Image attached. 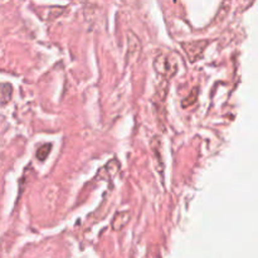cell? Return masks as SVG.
<instances>
[{
    "mask_svg": "<svg viewBox=\"0 0 258 258\" xmlns=\"http://www.w3.org/2000/svg\"><path fill=\"white\" fill-rule=\"evenodd\" d=\"M127 59L134 60L141 53V40L133 30L127 32Z\"/></svg>",
    "mask_w": 258,
    "mask_h": 258,
    "instance_id": "obj_3",
    "label": "cell"
},
{
    "mask_svg": "<svg viewBox=\"0 0 258 258\" xmlns=\"http://www.w3.org/2000/svg\"><path fill=\"white\" fill-rule=\"evenodd\" d=\"M209 45V40H190V42L181 43V48L185 52L186 57L191 63H196L204 55V50Z\"/></svg>",
    "mask_w": 258,
    "mask_h": 258,
    "instance_id": "obj_2",
    "label": "cell"
},
{
    "mask_svg": "<svg viewBox=\"0 0 258 258\" xmlns=\"http://www.w3.org/2000/svg\"><path fill=\"white\" fill-rule=\"evenodd\" d=\"M154 70L164 80L169 81L179 71L178 55L175 52H159L154 58Z\"/></svg>",
    "mask_w": 258,
    "mask_h": 258,
    "instance_id": "obj_1",
    "label": "cell"
},
{
    "mask_svg": "<svg viewBox=\"0 0 258 258\" xmlns=\"http://www.w3.org/2000/svg\"><path fill=\"white\" fill-rule=\"evenodd\" d=\"M52 149V145L50 144H44V145L40 146L37 150V159L39 161H44L47 159V156L49 155V151Z\"/></svg>",
    "mask_w": 258,
    "mask_h": 258,
    "instance_id": "obj_7",
    "label": "cell"
},
{
    "mask_svg": "<svg viewBox=\"0 0 258 258\" xmlns=\"http://www.w3.org/2000/svg\"><path fill=\"white\" fill-rule=\"evenodd\" d=\"M13 87L9 83H0V103H8L12 98Z\"/></svg>",
    "mask_w": 258,
    "mask_h": 258,
    "instance_id": "obj_6",
    "label": "cell"
},
{
    "mask_svg": "<svg viewBox=\"0 0 258 258\" xmlns=\"http://www.w3.org/2000/svg\"><path fill=\"white\" fill-rule=\"evenodd\" d=\"M128 221H130V213L127 211L118 212L113 217L111 226H112V229H115V231H121L128 223Z\"/></svg>",
    "mask_w": 258,
    "mask_h": 258,
    "instance_id": "obj_4",
    "label": "cell"
},
{
    "mask_svg": "<svg viewBox=\"0 0 258 258\" xmlns=\"http://www.w3.org/2000/svg\"><path fill=\"white\" fill-rule=\"evenodd\" d=\"M161 141L160 139L158 138V136H154L153 139H151V150L154 151V155L156 156V160H158V163L160 164V171L161 174H163V170H164V164H163V159H161Z\"/></svg>",
    "mask_w": 258,
    "mask_h": 258,
    "instance_id": "obj_5",
    "label": "cell"
},
{
    "mask_svg": "<svg viewBox=\"0 0 258 258\" xmlns=\"http://www.w3.org/2000/svg\"><path fill=\"white\" fill-rule=\"evenodd\" d=\"M197 98H198V88H193L190 96H188L186 98H184L183 106H184V107H188V106L194 105V103H196V101H197Z\"/></svg>",
    "mask_w": 258,
    "mask_h": 258,
    "instance_id": "obj_8",
    "label": "cell"
}]
</instances>
